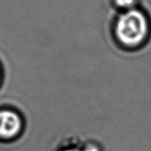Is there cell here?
<instances>
[{"instance_id": "5b68a950", "label": "cell", "mask_w": 151, "mask_h": 151, "mask_svg": "<svg viewBox=\"0 0 151 151\" xmlns=\"http://www.w3.org/2000/svg\"><path fill=\"white\" fill-rule=\"evenodd\" d=\"M62 151H78L77 150H74V149H66V150H64Z\"/></svg>"}, {"instance_id": "277c9868", "label": "cell", "mask_w": 151, "mask_h": 151, "mask_svg": "<svg viewBox=\"0 0 151 151\" xmlns=\"http://www.w3.org/2000/svg\"><path fill=\"white\" fill-rule=\"evenodd\" d=\"M84 151H99L98 150V149L96 147V146H94V145H89V146H88L86 149H85V150Z\"/></svg>"}, {"instance_id": "7a4b0ae2", "label": "cell", "mask_w": 151, "mask_h": 151, "mask_svg": "<svg viewBox=\"0 0 151 151\" xmlns=\"http://www.w3.org/2000/svg\"><path fill=\"white\" fill-rule=\"evenodd\" d=\"M22 127L19 116L10 110L0 111V138L12 139L17 136Z\"/></svg>"}, {"instance_id": "3957f363", "label": "cell", "mask_w": 151, "mask_h": 151, "mask_svg": "<svg viewBox=\"0 0 151 151\" xmlns=\"http://www.w3.org/2000/svg\"><path fill=\"white\" fill-rule=\"evenodd\" d=\"M136 0H115L116 4L123 9L130 10L133 9L132 7L135 4Z\"/></svg>"}, {"instance_id": "6da1fadb", "label": "cell", "mask_w": 151, "mask_h": 151, "mask_svg": "<svg viewBox=\"0 0 151 151\" xmlns=\"http://www.w3.org/2000/svg\"><path fill=\"white\" fill-rule=\"evenodd\" d=\"M115 31L122 44L127 47H136L143 42L149 34L148 19L140 10H127L119 18Z\"/></svg>"}]
</instances>
